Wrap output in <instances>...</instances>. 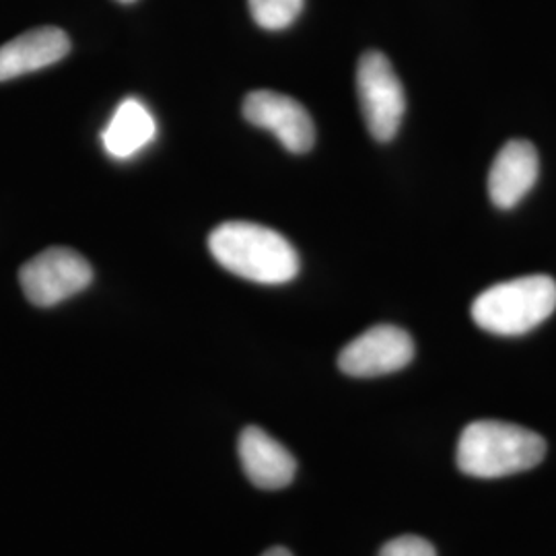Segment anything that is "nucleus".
I'll list each match as a JSON object with an SVG mask.
<instances>
[{
  "mask_svg": "<svg viewBox=\"0 0 556 556\" xmlns=\"http://www.w3.org/2000/svg\"><path fill=\"white\" fill-rule=\"evenodd\" d=\"M208 250L225 270L260 285H285L298 277L299 254L278 231L250 220H227L211 238Z\"/></svg>",
  "mask_w": 556,
  "mask_h": 556,
  "instance_id": "f257e3e1",
  "label": "nucleus"
},
{
  "mask_svg": "<svg viewBox=\"0 0 556 556\" xmlns=\"http://www.w3.org/2000/svg\"><path fill=\"white\" fill-rule=\"evenodd\" d=\"M546 441L534 431L503 420H475L457 441V468L475 478H501L536 468Z\"/></svg>",
  "mask_w": 556,
  "mask_h": 556,
  "instance_id": "f03ea898",
  "label": "nucleus"
},
{
  "mask_svg": "<svg viewBox=\"0 0 556 556\" xmlns=\"http://www.w3.org/2000/svg\"><path fill=\"white\" fill-rule=\"evenodd\" d=\"M556 309V280L546 275L514 278L489 287L472 303V319L497 337H521Z\"/></svg>",
  "mask_w": 556,
  "mask_h": 556,
  "instance_id": "7ed1b4c3",
  "label": "nucleus"
},
{
  "mask_svg": "<svg viewBox=\"0 0 556 556\" xmlns=\"http://www.w3.org/2000/svg\"><path fill=\"white\" fill-rule=\"evenodd\" d=\"M357 96L369 135L379 142L394 139L406 112V96L392 62L378 50L358 60Z\"/></svg>",
  "mask_w": 556,
  "mask_h": 556,
  "instance_id": "20e7f679",
  "label": "nucleus"
},
{
  "mask_svg": "<svg viewBox=\"0 0 556 556\" xmlns=\"http://www.w3.org/2000/svg\"><path fill=\"white\" fill-rule=\"evenodd\" d=\"M91 280V264L71 248H48L20 270L21 289L38 307H52L75 298Z\"/></svg>",
  "mask_w": 556,
  "mask_h": 556,
  "instance_id": "39448f33",
  "label": "nucleus"
},
{
  "mask_svg": "<svg viewBox=\"0 0 556 556\" xmlns=\"http://www.w3.org/2000/svg\"><path fill=\"white\" fill-rule=\"evenodd\" d=\"M415 357V342L397 326L379 324L351 340L338 355V367L351 378H379L404 369Z\"/></svg>",
  "mask_w": 556,
  "mask_h": 556,
  "instance_id": "423d86ee",
  "label": "nucleus"
},
{
  "mask_svg": "<svg viewBox=\"0 0 556 556\" xmlns=\"http://www.w3.org/2000/svg\"><path fill=\"white\" fill-rule=\"evenodd\" d=\"M243 118L258 128L270 130L280 144L295 155L312 151L316 142V126L309 112L299 101L277 91H252L243 100Z\"/></svg>",
  "mask_w": 556,
  "mask_h": 556,
  "instance_id": "0eeeda50",
  "label": "nucleus"
},
{
  "mask_svg": "<svg viewBox=\"0 0 556 556\" xmlns=\"http://www.w3.org/2000/svg\"><path fill=\"white\" fill-rule=\"evenodd\" d=\"M238 450L245 477L258 489L278 491L293 482L298 472L295 457L260 427L243 429Z\"/></svg>",
  "mask_w": 556,
  "mask_h": 556,
  "instance_id": "6e6552de",
  "label": "nucleus"
},
{
  "mask_svg": "<svg viewBox=\"0 0 556 556\" xmlns=\"http://www.w3.org/2000/svg\"><path fill=\"white\" fill-rule=\"evenodd\" d=\"M540 161L528 140H509L497 153L489 172V197L497 208H514L534 188Z\"/></svg>",
  "mask_w": 556,
  "mask_h": 556,
  "instance_id": "1a4fd4ad",
  "label": "nucleus"
},
{
  "mask_svg": "<svg viewBox=\"0 0 556 556\" xmlns=\"http://www.w3.org/2000/svg\"><path fill=\"white\" fill-rule=\"evenodd\" d=\"M71 52V40L59 27H38L0 46V80L17 79L52 66Z\"/></svg>",
  "mask_w": 556,
  "mask_h": 556,
  "instance_id": "9d476101",
  "label": "nucleus"
},
{
  "mask_svg": "<svg viewBox=\"0 0 556 556\" xmlns=\"http://www.w3.org/2000/svg\"><path fill=\"white\" fill-rule=\"evenodd\" d=\"M157 137V122L137 98L122 101L110 124L101 132V142L114 160H130Z\"/></svg>",
  "mask_w": 556,
  "mask_h": 556,
  "instance_id": "9b49d317",
  "label": "nucleus"
},
{
  "mask_svg": "<svg viewBox=\"0 0 556 556\" xmlns=\"http://www.w3.org/2000/svg\"><path fill=\"white\" fill-rule=\"evenodd\" d=\"M303 2L305 0H248L252 20L268 31H280L293 25L303 11Z\"/></svg>",
  "mask_w": 556,
  "mask_h": 556,
  "instance_id": "f8f14e48",
  "label": "nucleus"
},
{
  "mask_svg": "<svg viewBox=\"0 0 556 556\" xmlns=\"http://www.w3.org/2000/svg\"><path fill=\"white\" fill-rule=\"evenodd\" d=\"M379 556H438L433 544L425 538L400 536L390 540Z\"/></svg>",
  "mask_w": 556,
  "mask_h": 556,
  "instance_id": "ddd939ff",
  "label": "nucleus"
},
{
  "mask_svg": "<svg viewBox=\"0 0 556 556\" xmlns=\"http://www.w3.org/2000/svg\"><path fill=\"white\" fill-rule=\"evenodd\" d=\"M262 556H293L287 548H280V546H277V548H270V551H266L264 555Z\"/></svg>",
  "mask_w": 556,
  "mask_h": 556,
  "instance_id": "4468645a",
  "label": "nucleus"
},
{
  "mask_svg": "<svg viewBox=\"0 0 556 556\" xmlns=\"http://www.w3.org/2000/svg\"><path fill=\"white\" fill-rule=\"evenodd\" d=\"M119 2H135V0H119Z\"/></svg>",
  "mask_w": 556,
  "mask_h": 556,
  "instance_id": "2eb2a0df",
  "label": "nucleus"
}]
</instances>
